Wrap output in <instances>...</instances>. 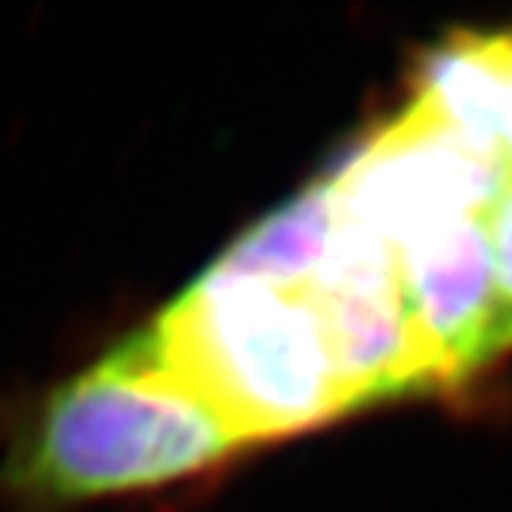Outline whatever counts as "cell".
<instances>
[{"label": "cell", "mask_w": 512, "mask_h": 512, "mask_svg": "<svg viewBox=\"0 0 512 512\" xmlns=\"http://www.w3.org/2000/svg\"><path fill=\"white\" fill-rule=\"evenodd\" d=\"M139 334L244 448L352 411L306 281L253 278L213 260Z\"/></svg>", "instance_id": "1"}, {"label": "cell", "mask_w": 512, "mask_h": 512, "mask_svg": "<svg viewBox=\"0 0 512 512\" xmlns=\"http://www.w3.org/2000/svg\"><path fill=\"white\" fill-rule=\"evenodd\" d=\"M238 448L226 420L136 331L47 398L16 454L13 482L47 500L127 494L201 472Z\"/></svg>", "instance_id": "2"}, {"label": "cell", "mask_w": 512, "mask_h": 512, "mask_svg": "<svg viewBox=\"0 0 512 512\" xmlns=\"http://www.w3.org/2000/svg\"><path fill=\"white\" fill-rule=\"evenodd\" d=\"M401 300L438 374L451 386L494 358V275L485 213L429 229L392 250Z\"/></svg>", "instance_id": "3"}, {"label": "cell", "mask_w": 512, "mask_h": 512, "mask_svg": "<svg viewBox=\"0 0 512 512\" xmlns=\"http://www.w3.org/2000/svg\"><path fill=\"white\" fill-rule=\"evenodd\" d=\"M405 108L472 155L506 167L512 133V31H454L442 44L429 47L414 68Z\"/></svg>", "instance_id": "4"}, {"label": "cell", "mask_w": 512, "mask_h": 512, "mask_svg": "<svg viewBox=\"0 0 512 512\" xmlns=\"http://www.w3.org/2000/svg\"><path fill=\"white\" fill-rule=\"evenodd\" d=\"M485 235L494 275V358L512 349V173L485 207Z\"/></svg>", "instance_id": "5"}, {"label": "cell", "mask_w": 512, "mask_h": 512, "mask_svg": "<svg viewBox=\"0 0 512 512\" xmlns=\"http://www.w3.org/2000/svg\"><path fill=\"white\" fill-rule=\"evenodd\" d=\"M506 167L512 173V133H509V145H506Z\"/></svg>", "instance_id": "6"}]
</instances>
